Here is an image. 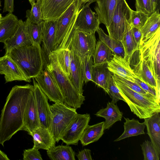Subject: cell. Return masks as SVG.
I'll list each match as a JSON object with an SVG mask.
<instances>
[{
  "mask_svg": "<svg viewBox=\"0 0 160 160\" xmlns=\"http://www.w3.org/2000/svg\"><path fill=\"white\" fill-rule=\"evenodd\" d=\"M34 86L28 84L13 87L8 95L0 118V144L9 140L18 131L23 130L26 106Z\"/></svg>",
  "mask_w": 160,
  "mask_h": 160,
  "instance_id": "obj_1",
  "label": "cell"
},
{
  "mask_svg": "<svg viewBox=\"0 0 160 160\" xmlns=\"http://www.w3.org/2000/svg\"><path fill=\"white\" fill-rule=\"evenodd\" d=\"M8 54L30 80L40 73L45 64L41 47L39 44L22 45L12 49Z\"/></svg>",
  "mask_w": 160,
  "mask_h": 160,
  "instance_id": "obj_2",
  "label": "cell"
},
{
  "mask_svg": "<svg viewBox=\"0 0 160 160\" xmlns=\"http://www.w3.org/2000/svg\"><path fill=\"white\" fill-rule=\"evenodd\" d=\"M113 79L131 111L139 118H146L160 112V102L153 96L149 93L143 94L138 92Z\"/></svg>",
  "mask_w": 160,
  "mask_h": 160,
  "instance_id": "obj_3",
  "label": "cell"
},
{
  "mask_svg": "<svg viewBox=\"0 0 160 160\" xmlns=\"http://www.w3.org/2000/svg\"><path fill=\"white\" fill-rule=\"evenodd\" d=\"M86 0H76L64 13L55 20L56 40L55 50L68 48L74 32V25L78 14Z\"/></svg>",
  "mask_w": 160,
  "mask_h": 160,
  "instance_id": "obj_4",
  "label": "cell"
},
{
  "mask_svg": "<svg viewBox=\"0 0 160 160\" xmlns=\"http://www.w3.org/2000/svg\"><path fill=\"white\" fill-rule=\"evenodd\" d=\"M49 61L45 68L54 77L63 96L64 103L76 110L80 108L85 97L75 88L63 72L53 52L49 56Z\"/></svg>",
  "mask_w": 160,
  "mask_h": 160,
  "instance_id": "obj_5",
  "label": "cell"
},
{
  "mask_svg": "<svg viewBox=\"0 0 160 160\" xmlns=\"http://www.w3.org/2000/svg\"><path fill=\"white\" fill-rule=\"evenodd\" d=\"M160 28L148 38L142 40L138 49L148 65L160 88Z\"/></svg>",
  "mask_w": 160,
  "mask_h": 160,
  "instance_id": "obj_6",
  "label": "cell"
},
{
  "mask_svg": "<svg viewBox=\"0 0 160 160\" xmlns=\"http://www.w3.org/2000/svg\"><path fill=\"white\" fill-rule=\"evenodd\" d=\"M52 119L48 129L56 142L60 138L70 122L78 113L76 110L64 103H54L50 105Z\"/></svg>",
  "mask_w": 160,
  "mask_h": 160,
  "instance_id": "obj_7",
  "label": "cell"
},
{
  "mask_svg": "<svg viewBox=\"0 0 160 160\" xmlns=\"http://www.w3.org/2000/svg\"><path fill=\"white\" fill-rule=\"evenodd\" d=\"M131 10L126 0H118L111 23L106 28L110 37L121 41L127 21L130 20Z\"/></svg>",
  "mask_w": 160,
  "mask_h": 160,
  "instance_id": "obj_8",
  "label": "cell"
},
{
  "mask_svg": "<svg viewBox=\"0 0 160 160\" xmlns=\"http://www.w3.org/2000/svg\"><path fill=\"white\" fill-rule=\"evenodd\" d=\"M95 33H90L76 30L72 36L70 49L78 58L92 56L96 45Z\"/></svg>",
  "mask_w": 160,
  "mask_h": 160,
  "instance_id": "obj_9",
  "label": "cell"
},
{
  "mask_svg": "<svg viewBox=\"0 0 160 160\" xmlns=\"http://www.w3.org/2000/svg\"><path fill=\"white\" fill-rule=\"evenodd\" d=\"M90 119L89 114L77 113L63 133L60 140L68 145H77Z\"/></svg>",
  "mask_w": 160,
  "mask_h": 160,
  "instance_id": "obj_10",
  "label": "cell"
},
{
  "mask_svg": "<svg viewBox=\"0 0 160 160\" xmlns=\"http://www.w3.org/2000/svg\"><path fill=\"white\" fill-rule=\"evenodd\" d=\"M39 88L50 101L63 103V98L53 75L46 68L34 78Z\"/></svg>",
  "mask_w": 160,
  "mask_h": 160,
  "instance_id": "obj_11",
  "label": "cell"
},
{
  "mask_svg": "<svg viewBox=\"0 0 160 160\" xmlns=\"http://www.w3.org/2000/svg\"><path fill=\"white\" fill-rule=\"evenodd\" d=\"M129 63L137 77L142 81L154 88L160 97V88L148 65L142 57L138 49L130 57Z\"/></svg>",
  "mask_w": 160,
  "mask_h": 160,
  "instance_id": "obj_12",
  "label": "cell"
},
{
  "mask_svg": "<svg viewBox=\"0 0 160 160\" xmlns=\"http://www.w3.org/2000/svg\"><path fill=\"white\" fill-rule=\"evenodd\" d=\"M33 92L40 126L48 129L52 119V112L48 98L42 92L34 78H32Z\"/></svg>",
  "mask_w": 160,
  "mask_h": 160,
  "instance_id": "obj_13",
  "label": "cell"
},
{
  "mask_svg": "<svg viewBox=\"0 0 160 160\" xmlns=\"http://www.w3.org/2000/svg\"><path fill=\"white\" fill-rule=\"evenodd\" d=\"M100 24L96 13L92 11L90 6L85 4L78 14L74 28L75 30L95 33Z\"/></svg>",
  "mask_w": 160,
  "mask_h": 160,
  "instance_id": "obj_14",
  "label": "cell"
},
{
  "mask_svg": "<svg viewBox=\"0 0 160 160\" xmlns=\"http://www.w3.org/2000/svg\"><path fill=\"white\" fill-rule=\"evenodd\" d=\"M76 0H41L43 21H55Z\"/></svg>",
  "mask_w": 160,
  "mask_h": 160,
  "instance_id": "obj_15",
  "label": "cell"
},
{
  "mask_svg": "<svg viewBox=\"0 0 160 160\" xmlns=\"http://www.w3.org/2000/svg\"><path fill=\"white\" fill-rule=\"evenodd\" d=\"M0 74L4 76L6 83L14 81L30 82L18 65L8 54L0 57Z\"/></svg>",
  "mask_w": 160,
  "mask_h": 160,
  "instance_id": "obj_16",
  "label": "cell"
},
{
  "mask_svg": "<svg viewBox=\"0 0 160 160\" xmlns=\"http://www.w3.org/2000/svg\"><path fill=\"white\" fill-rule=\"evenodd\" d=\"M56 40L55 21H43L41 48L46 66L49 55L55 50Z\"/></svg>",
  "mask_w": 160,
  "mask_h": 160,
  "instance_id": "obj_17",
  "label": "cell"
},
{
  "mask_svg": "<svg viewBox=\"0 0 160 160\" xmlns=\"http://www.w3.org/2000/svg\"><path fill=\"white\" fill-rule=\"evenodd\" d=\"M3 43L5 54H8L12 49L20 46L32 45L25 22L19 19L18 26L13 35Z\"/></svg>",
  "mask_w": 160,
  "mask_h": 160,
  "instance_id": "obj_18",
  "label": "cell"
},
{
  "mask_svg": "<svg viewBox=\"0 0 160 160\" xmlns=\"http://www.w3.org/2000/svg\"><path fill=\"white\" fill-rule=\"evenodd\" d=\"M23 124V130L27 132L30 135L40 126L33 91L30 96L26 106Z\"/></svg>",
  "mask_w": 160,
  "mask_h": 160,
  "instance_id": "obj_19",
  "label": "cell"
},
{
  "mask_svg": "<svg viewBox=\"0 0 160 160\" xmlns=\"http://www.w3.org/2000/svg\"><path fill=\"white\" fill-rule=\"evenodd\" d=\"M107 63L108 68L112 74L134 82V78L137 76L124 58L114 54L112 60Z\"/></svg>",
  "mask_w": 160,
  "mask_h": 160,
  "instance_id": "obj_20",
  "label": "cell"
},
{
  "mask_svg": "<svg viewBox=\"0 0 160 160\" xmlns=\"http://www.w3.org/2000/svg\"><path fill=\"white\" fill-rule=\"evenodd\" d=\"M118 0H97L94 9L100 23L108 27L112 21Z\"/></svg>",
  "mask_w": 160,
  "mask_h": 160,
  "instance_id": "obj_21",
  "label": "cell"
},
{
  "mask_svg": "<svg viewBox=\"0 0 160 160\" xmlns=\"http://www.w3.org/2000/svg\"><path fill=\"white\" fill-rule=\"evenodd\" d=\"M33 138V147L38 150H47L55 146L56 141L48 129L41 126L34 130L30 135Z\"/></svg>",
  "mask_w": 160,
  "mask_h": 160,
  "instance_id": "obj_22",
  "label": "cell"
},
{
  "mask_svg": "<svg viewBox=\"0 0 160 160\" xmlns=\"http://www.w3.org/2000/svg\"><path fill=\"white\" fill-rule=\"evenodd\" d=\"M112 74L108 68L107 63L93 65L92 81L108 94V87Z\"/></svg>",
  "mask_w": 160,
  "mask_h": 160,
  "instance_id": "obj_23",
  "label": "cell"
},
{
  "mask_svg": "<svg viewBox=\"0 0 160 160\" xmlns=\"http://www.w3.org/2000/svg\"><path fill=\"white\" fill-rule=\"evenodd\" d=\"M151 141L160 154V112L144 119Z\"/></svg>",
  "mask_w": 160,
  "mask_h": 160,
  "instance_id": "obj_24",
  "label": "cell"
},
{
  "mask_svg": "<svg viewBox=\"0 0 160 160\" xmlns=\"http://www.w3.org/2000/svg\"><path fill=\"white\" fill-rule=\"evenodd\" d=\"M95 115L105 118L104 129L105 130L108 129L116 122L121 121L123 113L115 104L108 102L105 108L100 109Z\"/></svg>",
  "mask_w": 160,
  "mask_h": 160,
  "instance_id": "obj_25",
  "label": "cell"
},
{
  "mask_svg": "<svg viewBox=\"0 0 160 160\" xmlns=\"http://www.w3.org/2000/svg\"><path fill=\"white\" fill-rule=\"evenodd\" d=\"M19 20L12 13L9 12L0 19V42H4L14 34Z\"/></svg>",
  "mask_w": 160,
  "mask_h": 160,
  "instance_id": "obj_26",
  "label": "cell"
},
{
  "mask_svg": "<svg viewBox=\"0 0 160 160\" xmlns=\"http://www.w3.org/2000/svg\"><path fill=\"white\" fill-rule=\"evenodd\" d=\"M71 50L70 74L68 78L75 88L83 94L84 81L80 64L77 56Z\"/></svg>",
  "mask_w": 160,
  "mask_h": 160,
  "instance_id": "obj_27",
  "label": "cell"
},
{
  "mask_svg": "<svg viewBox=\"0 0 160 160\" xmlns=\"http://www.w3.org/2000/svg\"><path fill=\"white\" fill-rule=\"evenodd\" d=\"M104 122L93 125H88L85 129L80 141L83 146L98 141L104 133Z\"/></svg>",
  "mask_w": 160,
  "mask_h": 160,
  "instance_id": "obj_28",
  "label": "cell"
},
{
  "mask_svg": "<svg viewBox=\"0 0 160 160\" xmlns=\"http://www.w3.org/2000/svg\"><path fill=\"white\" fill-rule=\"evenodd\" d=\"M125 122L123 125L124 131L122 134L114 141H119L132 136L144 134V130L146 127L144 122L140 123L134 118L130 119L124 118Z\"/></svg>",
  "mask_w": 160,
  "mask_h": 160,
  "instance_id": "obj_29",
  "label": "cell"
},
{
  "mask_svg": "<svg viewBox=\"0 0 160 160\" xmlns=\"http://www.w3.org/2000/svg\"><path fill=\"white\" fill-rule=\"evenodd\" d=\"M132 26L130 20L127 21L124 36L121 40L123 46L125 56L124 58L129 63V59L133 53L138 48L133 35L132 31Z\"/></svg>",
  "mask_w": 160,
  "mask_h": 160,
  "instance_id": "obj_30",
  "label": "cell"
},
{
  "mask_svg": "<svg viewBox=\"0 0 160 160\" xmlns=\"http://www.w3.org/2000/svg\"><path fill=\"white\" fill-rule=\"evenodd\" d=\"M114 54L106 44L101 40H99L96 43L92 55L93 65L108 63L112 60Z\"/></svg>",
  "mask_w": 160,
  "mask_h": 160,
  "instance_id": "obj_31",
  "label": "cell"
},
{
  "mask_svg": "<svg viewBox=\"0 0 160 160\" xmlns=\"http://www.w3.org/2000/svg\"><path fill=\"white\" fill-rule=\"evenodd\" d=\"M52 160H75V152L71 147L63 145L54 146L47 150Z\"/></svg>",
  "mask_w": 160,
  "mask_h": 160,
  "instance_id": "obj_32",
  "label": "cell"
},
{
  "mask_svg": "<svg viewBox=\"0 0 160 160\" xmlns=\"http://www.w3.org/2000/svg\"><path fill=\"white\" fill-rule=\"evenodd\" d=\"M96 32L99 40L103 42L117 56L124 58L125 52L124 48L121 41L113 38L107 35L100 27Z\"/></svg>",
  "mask_w": 160,
  "mask_h": 160,
  "instance_id": "obj_33",
  "label": "cell"
},
{
  "mask_svg": "<svg viewBox=\"0 0 160 160\" xmlns=\"http://www.w3.org/2000/svg\"><path fill=\"white\" fill-rule=\"evenodd\" d=\"M159 28L160 14L155 12L149 17L145 23L140 29L142 34L141 42L151 36Z\"/></svg>",
  "mask_w": 160,
  "mask_h": 160,
  "instance_id": "obj_34",
  "label": "cell"
},
{
  "mask_svg": "<svg viewBox=\"0 0 160 160\" xmlns=\"http://www.w3.org/2000/svg\"><path fill=\"white\" fill-rule=\"evenodd\" d=\"M52 52L55 54L62 71L68 78L70 74L71 50L68 48L59 49Z\"/></svg>",
  "mask_w": 160,
  "mask_h": 160,
  "instance_id": "obj_35",
  "label": "cell"
},
{
  "mask_svg": "<svg viewBox=\"0 0 160 160\" xmlns=\"http://www.w3.org/2000/svg\"><path fill=\"white\" fill-rule=\"evenodd\" d=\"M31 6V9L26 11V19L35 24L41 23L43 20L41 1H36Z\"/></svg>",
  "mask_w": 160,
  "mask_h": 160,
  "instance_id": "obj_36",
  "label": "cell"
},
{
  "mask_svg": "<svg viewBox=\"0 0 160 160\" xmlns=\"http://www.w3.org/2000/svg\"><path fill=\"white\" fill-rule=\"evenodd\" d=\"M78 59L81 68L84 82L86 83L92 81L93 66L92 56H88L82 58Z\"/></svg>",
  "mask_w": 160,
  "mask_h": 160,
  "instance_id": "obj_37",
  "label": "cell"
},
{
  "mask_svg": "<svg viewBox=\"0 0 160 160\" xmlns=\"http://www.w3.org/2000/svg\"><path fill=\"white\" fill-rule=\"evenodd\" d=\"M25 22L32 44L41 45L42 41V22L38 24L32 23L27 19Z\"/></svg>",
  "mask_w": 160,
  "mask_h": 160,
  "instance_id": "obj_38",
  "label": "cell"
},
{
  "mask_svg": "<svg viewBox=\"0 0 160 160\" xmlns=\"http://www.w3.org/2000/svg\"><path fill=\"white\" fill-rule=\"evenodd\" d=\"M144 160H159V154L153 144L148 140H145L141 144Z\"/></svg>",
  "mask_w": 160,
  "mask_h": 160,
  "instance_id": "obj_39",
  "label": "cell"
},
{
  "mask_svg": "<svg viewBox=\"0 0 160 160\" xmlns=\"http://www.w3.org/2000/svg\"><path fill=\"white\" fill-rule=\"evenodd\" d=\"M149 16L143 12L131 9L130 22L132 26L141 29Z\"/></svg>",
  "mask_w": 160,
  "mask_h": 160,
  "instance_id": "obj_40",
  "label": "cell"
},
{
  "mask_svg": "<svg viewBox=\"0 0 160 160\" xmlns=\"http://www.w3.org/2000/svg\"><path fill=\"white\" fill-rule=\"evenodd\" d=\"M108 91V94L112 99L111 102L112 103L115 104L120 100H122L125 102L112 77L109 84Z\"/></svg>",
  "mask_w": 160,
  "mask_h": 160,
  "instance_id": "obj_41",
  "label": "cell"
},
{
  "mask_svg": "<svg viewBox=\"0 0 160 160\" xmlns=\"http://www.w3.org/2000/svg\"><path fill=\"white\" fill-rule=\"evenodd\" d=\"M136 11L150 16L153 13L151 0H135Z\"/></svg>",
  "mask_w": 160,
  "mask_h": 160,
  "instance_id": "obj_42",
  "label": "cell"
},
{
  "mask_svg": "<svg viewBox=\"0 0 160 160\" xmlns=\"http://www.w3.org/2000/svg\"><path fill=\"white\" fill-rule=\"evenodd\" d=\"M112 77L113 78L116 79L135 92L143 94H146L148 93L144 91L135 82L128 80L115 74H112Z\"/></svg>",
  "mask_w": 160,
  "mask_h": 160,
  "instance_id": "obj_43",
  "label": "cell"
},
{
  "mask_svg": "<svg viewBox=\"0 0 160 160\" xmlns=\"http://www.w3.org/2000/svg\"><path fill=\"white\" fill-rule=\"evenodd\" d=\"M23 156V160H42L38 149L34 147L31 148L25 149Z\"/></svg>",
  "mask_w": 160,
  "mask_h": 160,
  "instance_id": "obj_44",
  "label": "cell"
},
{
  "mask_svg": "<svg viewBox=\"0 0 160 160\" xmlns=\"http://www.w3.org/2000/svg\"><path fill=\"white\" fill-rule=\"evenodd\" d=\"M134 82L137 83L146 92L151 94L156 98L160 102V97L158 95L156 89L150 85L140 80L137 77L134 78Z\"/></svg>",
  "mask_w": 160,
  "mask_h": 160,
  "instance_id": "obj_45",
  "label": "cell"
},
{
  "mask_svg": "<svg viewBox=\"0 0 160 160\" xmlns=\"http://www.w3.org/2000/svg\"><path fill=\"white\" fill-rule=\"evenodd\" d=\"M76 156L79 160H92L91 151L88 149H84L79 152Z\"/></svg>",
  "mask_w": 160,
  "mask_h": 160,
  "instance_id": "obj_46",
  "label": "cell"
},
{
  "mask_svg": "<svg viewBox=\"0 0 160 160\" xmlns=\"http://www.w3.org/2000/svg\"><path fill=\"white\" fill-rule=\"evenodd\" d=\"M132 31L134 38L139 47L142 37L141 30L139 28L132 26Z\"/></svg>",
  "mask_w": 160,
  "mask_h": 160,
  "instance_id": "obj_47",
  "label": "cell"
},
{
  "mask_svg": "<svg viewBox=\"0 0 160 160\" xmlns=\"http://www.w3.org/2000/svg\"><path fill=\"white\" fill-rule=\"evenodd\" d=\"M14 0H4L3 12L12 13L14 11Z\"/></svg>",
  "mask_w": 160,
  "mask_h": 160,
  "instance_id": "obj_48",
  "label": "cell"
},
{
  "mask_svg": "<svg viewBox=\"0 0 160 160\" xmlns=\"http://www.w3.org/2000/svg\"><path fill=\"white\" fill-rule=\"evenodd\" d=\"M153 13L156 12L160 13V0H151Z\"/></svg>",
  "mask_w": 160,
  "mask_h": 160,
  "instance_id": "obj_49",
  "label": "cell"
},
{
  "mask_svg": "<svg viewBox=\"0 0 160 160\" xmlns=\"http://www.w3.org/2000/svg\"><path fill=\"white\" fill-rule=\"evenodd\" d=\"M7 155L0 149V160H9Z\"/></svg>",
  "mask_w": 160,
  "mask_h": 160,
  "instance_id": "obj_50",
  "label": "cell"
},
{
  "mask_svg": "<svg viewBox=\"0 0 160 160\" xmlns=\"http://www.w3.org/2000/svg\"><path fill=\"white\" fill-rule=\"evenodd\" d=\"M97 0H88V2L85 4V5L90 6L92 3L95 2Z\"/></svg>",
  "mask_w": 160,
  "mask_h": 160,
  "instance_id": "obj_51",
  "label": "cell"
},
{
  "mask_svg": "<svg viewBox=\"0 0 160 160\" xmlns=\"http://www.w3.org/2000/svg\"><path fill=\"white\" fill-rule=\"evenodd\" d=\"M31 5L36 2L35 0H28Z\"/></svg>",
  "mask_w": 160,
  "mask_h": 160,
  "instance_id": "obj_52",
  "label": "cell"
},
{
  "mask_svg": "<svg viewBox=\"0 0 160 160\" xmlns=\"http://www.w3.org/2000/svg\"><path fill=\"white\" fill-rule=\"evenodd\" d=\"M1 0H0V11L1 10Z\"/></svg>",
  "mask_w": 160,
  "mask_h": 160,
  "instance_id": "obj_53",
  "label": "cell"
},
{
  "mask_svg": "<svg viewBox=\"0 0 160 160\" xmlns=\"http://www.w3.org/2000/svg\"><path fill=\"white\" fill-rule=\"evenodd\" d=\"M2 17L1 14L0 13V19Z\"/></svg>",
  "mask_w": 160,
  "mask_h": 160,
  "instance_id": "obj_54",
  "label": "cell"
},
{
  "mask_svg": "<svg viewBox=\"0 0 160 160\" xmlns=\"http://www.w3.org/2000/svg\"><path fill=\"white\" fill-rule=\"evenodd\" d=\"M41 0H35L36 1H36H41Z\"/></svg>",
  "mask_w": 160,
  "mask_h": 160,
  "instance_id": "obj_55",
  "label": "cell"
},
{
  "mask_svg": "<svg viewBox=\"0 0 160 160\" xmlns=\"http://www.w3.org/2000/svg\"><path fill=\"white\" fill-rule=\"evenodd\" d=\"M87 1V2H88V0H86Z\"/></svg>",
  "mask_w": 160,
  "mask_h": 160,
  "instance_id": "obj_56",
  "label": "cell"
}]
</instances>
